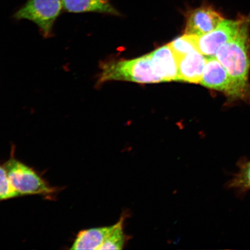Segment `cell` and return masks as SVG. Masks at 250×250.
Returning <instances> with one entry per match:
<instances>
[{"mask_svg": "<svg viewBox=\"0 0 250 250\" xmlns=\"http://www.w3.org/2000/svg\"><path fill=\"white\" fill-rule=\"evenodd\" d=\"M113 226L90 228L81 231L75 239L71 250H100Z\"/></svg>", "mask_w": 250, "mask_h": 250, "instance_id": "8fae6325", "label": "cell"}, {"mask_svg": "<svg viewBox=\"0 0 250 250\" xmlns=\"http://www.w3.org/2000/svg\"><path fill=\"white\" fill-rule=\"evenodd\" d=\"M149 55L152 69L162 82L178 81V61L169 45L161 46Z\"/></svg>", "mask_w": 250, "mask_h": 250, "instance_id": "ba28073f", "label": "cell"}, {"mask_svg": "<svg viewBox=\"0 0 250 250\" xmlns=\"http://www.w3.org/2000/svg\"><path fill=\"white\" fill-rule=\"evenodd\" d=\"M206 56L198 50L184 56L178 61V81L199 83L202 80L206 62Z\"/></svg>", "mask_w": 250, "mask_h": 250, "instance_id": "9c48e42d", "label": "cell"}, {"mask_svg": "<svg viewBox=\"0 0 250 250\" xmlns=\"http://www.w3.org/2000/svg\"><path fill=\"white\" fill-rule=\"evenodd\" d=\"M108 81H126L140 83L162 82L152 69L149 54L132 60L112 61L103 64L98 83Z\"/></svg>", "mask_w": 250, "mask_h": 250, "instance_id": "7a4b0ae2", "label": "cell"}, {"mask_svg": "<svg viewBox=\"0 0 250 250\" xmlns=\"http://www.w3.org/2000/svg\"><path fill=\"white\" fill-rule=\"evenodd\" d=\"M4 164L9 180L20 196L42 195L51 198L58 191L43 179L33 168L18 160L13 152Z\"/></svg>", "mask_w": 250, "mask_h": 250, "instance_id": "3957f363", "label": "cell"}, {"mask_svg": "<svg viewBox=\"0 0 250 250\" xmlns=\"http://www.w3.org/2000/svg\"><path fill=\"white\" fill-rule=\"evenodd\" d=\"M242 20L243 18L235 21L224 20L210 33L196 36L198 51L206 58L214 57L222 45L236 36Z\"/></svg>", "mask_w": 250, "mask_h": 250, "instance_id": "5b68a950", "label": "cell"}, {"mask_svg": "<svg viewBox=\"0 0 250 250\" xmlns=\"http://www.w3.org/2000/svg\"><path fill=\"white\" fill-rule=\"evenodd\" d=\"M173 51L177 61L189 53L198 49L196 43V36L184 34L178 37L168 43Z\"/></svg>", "mask_w": 250, "mask_h": 250, "instance_id": "5bb4252c", "label": "cell"}, {"mask_svg": "<svg viewBox=\"0 0 250 250\" xmlns=\"http://www.w3.org/2000/svg\"><path fill=\"white\" fill-rule=\"evenodd\" d=\"M20 196L15 191L8 176L4 164L0 165V201Z\"/></svg>", "mask_w": 250, "mask_h": 250, "instance_id": "9a60e30c", "label": "cell"}, {"mask_svg": "<svg viewBox=\"0 0 250 250\" xmlns=\"http://www.w3.org/2000/svg\"><path fill=\"white\" fill-rule=\"evenodd\" d=\"M224 20L212 6L202 5L187 12L184 33L196 36L205 35L216 29Z\"/></svg>", "mask_w": 250, "mask_h": 250, "instance_id": "8992f818", "label": "cell"}, {"mask_svg": "<svg viewBox=\"0 0 250 250\" xmlns=\"http://www.w3.org/2000/svg\"><path fill=\"white\" fill-rule=\"evenodd\" d=\"M125 217L122 216L114 225L107 239L103 244L101 250H121L127 241V236L124 232V224Z\"/></svg>", "mask_w": 250, "mask_h": 250, "instance_id": "4fadbf2b", "label": "cell"}, {"mask_svg": "<svg viewBox=\"0 0 250 250\" xmlns=\"http://www.w3.org/2000/svg\"><path fill=\"white\" fill-rule=\"evenodd\" d=\"M250 17H243L238 33L218 50L215 58L226 70L234 94V99L245 98L249 90L250 68Z\"/></svg>", "mask_w": 250, "mask_h": 250, "instance_id": "6da1fadb", "label": "cell"}, {"mask_svg": "<svg viewBox=\"0 0 250 250\" xmlns=\"http://www.w3.org/2000/svg\"><path fill=\"white\" fill-rule=\"evenodd\" d=\"M63 9L70 13L98 12L109 15H120L109 0H62Z\"/></svg>", "mask_w": 250, "mask_h": 250, "instance_id": "30bf717a", "label": "cell"}, {"mask_svg": "<svg viewBox=\"0 0 250 250\" xmlns=\"http://www.w3.org/2000/svg\"><path fill=\"white\" fill-rule=\"evenodd\" d=\"M63 9L62 0H27L15 12L17 20H26L39 26L43 36H51L54 24Z\"/></svg>", "mask_w": 250, "mask_h": 250, "instance_id": "277c9868", "label": "cell"}, {"mask_svg": "<svg viewBox=\"0 0 250 250\" xmlns=\"http://www.w3.org/2000/svg\"><path fill=\"white\" fill-rule=\"evenodd\" d=\"M200 83L208 88L223 92L228 97L234 99L233 86L229 75L215 56L206 58Z\"/></svg>", "mask_w": 250, "mask_h": 250, "instance_id": "52a82bcc", "label": "cell"}, {"mask_svg": "<svg viewBox=\"0 0 250 250\" xmlns=\"http://www.w3.org/2000/svg\"><path fill=\"white\" fill-rule=\"evenodd\" d=\"M238 171L227 183V188L235 190L239 195L245 194L250 190V160L242 158L237 162Z\"/></svg>", "mask_w": 250, "mask_h": 250, "instance_id": "7c38bea8", "label": "cell"}]
</instances>
